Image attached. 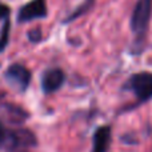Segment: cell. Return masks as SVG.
Wrapping results in <instances>:
<instances>
[{"label": "cell", "instance_id": "cell-8", "mask_svg": "<svg viewBox=\"0 0 152 152\" xmlns=\"http://www.w3.org/2000/svg\"><path fill=\"white\" fill-rule=\"evenodd\" d=\"M10 28H11V24H10V20L5 19L4 20V24H3V28H1V32H0V52L5 50L8 44V39H10Z\"/></svg>", "mask_w": 152, "mask_h": 152}, {"label": "cell", "instance_id": "cell-10", "mask_svg": "<svg viewBox=\"0 0 152 152\" xmlns=\"http://www.w3.org/2000/svg\"><path fill=\"white\" fill-rule=\"evenodd\" d=\"M8 15H10V8L7 7V5H3L0 4V20L1 19H8Z\"/></svg>", "mask_w": 152, "mask_h": 152}, {"label": "cell", "instance_id": "cell-11", "mask_svg": "<svg viewBox=\"0 0 152 152\" xmlns=\"http://www.w3.org/2000/svg\"><path fill=\"white\" fill-rule=\"evenodd\" d=\"M7 139H8V134H7V131H5L4 126L0 123V144H3Z\"/></svg>", "mask_w": 152, "mask_h": 152}, {"label": "cell", "instance_id": "cell-6", "mask_svg": "<svg viewBox=\"0 0 152 152\" xmlns=\"http://www.w3.org/2000/svg\"><path fill=\"white\" fill-rule=\"evenodd\" d=\"M111 144V127L103 126L95 131L92 152H107Z\"/></svg>", "mask_w": 152, "mask_h": 152}, {"label": "cell", "instance_id": "cell-3", "mask_svg": "<svg viewBox=\"0 0 152 152\" xmlns=\"http://www.w3.org/2000/svg\"><path fill=\"white\" fill-rule=\"evenodd\" d=\"M5 79L12 88L26 91L31 80V72L21 64H12L5 71Z\"/></svg>", "mask_w": 152, "mask_h": 152}, {"label": "cell", "instance_id": "cell-5", "mask_svg": "<svg viewBox=\"0 0 152 152\" xmlns=\"http://www.w3.org/2000/svg\"><path fill=\"white\" fill-rule=\"evenodd\" d=\"M64 80H66V75L61 69L59 68H51L43 74L42 77V88L44 94H52V92L58 91L61 86H63Z\"/></svg>", "mask_w": 152, "mask_h": 152}, {"label": "cell", "instance_id": "cell-4", "mask_svg": "<svg viewBox=\"0 0 152 152\" xmlns=\"http://www.w3.org/2000/svg\"><path fill=\"white\" fill-rule=\"evenodd\" d=\"M47 16V4L45 0H31L20 8L18 13V21L27 23L36 19H43Z\"/></svg>", "mask_w": 152, "mask_h": 152}, {"label": "cell", "instance_id": "cell-7", "mask_svg": "<svg viewBox=\"0 0 152 152\" xmlns=\"http://www.w3.org/2000/svg\"><path fill=\"white\" fill-rule=\"evenodd\" d=\"M10 137V142L12 145L15 147H31V145L35 144V136L34 134H31L27 129H19V131H15L12 134L8 135Z\"/></svg>", "mask_w": 152, "mask_h": 152}, {"label": "cell", "instance_id": "cell-2", "mask_svg": "<svg viewBox=\"0 0 152 152\" xmlns=\"http://www.w3.org/2000/svg\"><path fill=\"white\" fill-rule=\"evenodd\" d=\"M129 89L140 102H145L152 97V74L140 72L135 74L129 80Z\"/></svg>", "mask_w": 152, "mask_h": 152}, {"label": "cell", "instance_id": "cell-9", "mask_svg": "<svg viewBox=\"0 0 152 152\" xmlns=\"http://www.w3.org/2000/svg\"><path fill=\"white\" fill-rule=\"evenodd\" d=\"M28 37L32 43H37L42 39V34H40V29H34V31H29Z\"/></svg>", "mask_w": 152, "mask_h": 152}, {"label": "cell", "instance_id": "cell-1", "mask_svg": "<svg viewBox=\"0 0 152 152\" xmlns=\"http://www.w3.org/2000/svg\"><path fill=\"white\" fill-rule=\"evenodd\" d=\"M152 12V0H137L131 16V29L137 36H144Z\"/></svg>", "mask_w": 152, "mask_h": 152}]
</instances>
